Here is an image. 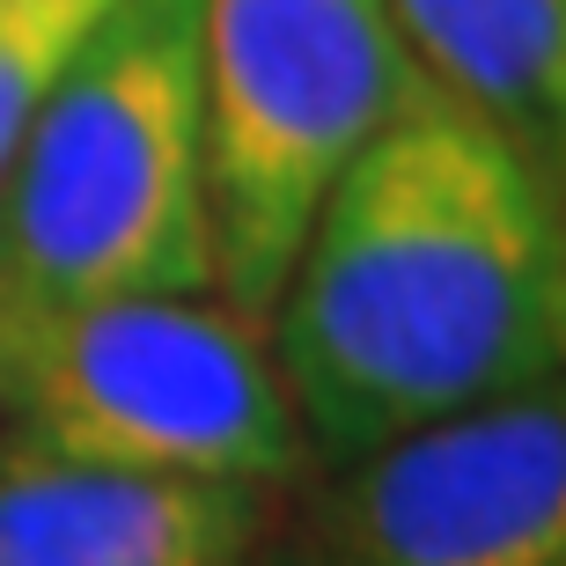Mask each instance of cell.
I'll return each mask as SVG.
<instances>
[{
    "mask_svg": "<svg viewBox=\"0 0 566 566\" xmlns=\"http://www.w3.org/2000/svg\"><path fill=\"white\" fill-rule=\"evenodd\" d=\"M213 294L199 0H111L0 169V324Z\"/></svg>",
    "mask_w": 566,
    "mask_h": 566,
    "instance_id": "7a4b0ae2",
    "label": "cell"
},
{
    "mask_svg": "<svg viewBox=\"0 0 566 566\" xmlns=\"http://www.w3.org/2000/svg\"><path fill=\"white\" fill-rule=\"evenodd\" d=\"M390 22L441 104L493 126L545 177H559L566 0H390Z\"/></svg>",
    "mask_w": 566,
    "mask_h": 566,
    "instance_id": "52a82bcc",
    "label": "cell"
},
{
    "mask_svg": "<svg viewBox=\"0 0 566 566\" xmlns=\"http://www.w3.org/2000/svg\"><path fill=\"white\" fill-rule=\"evenodd\" d=\"M0 412L22 441L185 479L280 485L310 463L265 324L221 294H111L0 324Z\"/></svg>",
    "mask_w": 566,
    "mask_h": 566,
    "instance_id": "277c9868",
    "label": "cell"
},
{
    "mask_svg": "<svg viewBox=\"0 0 566 566\" xmlns=\"http://www.w3.org/2000/svg\"><path fill=\"white\" fill-rule=\"evenodd\" d=\"M427 96L390 0H199L213 294L265 324L324 191Z\"/></svg>",
    "mask_w": 566,
    "mask_h": 566,
    "instance_id": "3957f363",
    "label": "cell"
},
{
    "mask_svg": "<svg viewBox=\"0 0 566 566\" xmlns=\"http://www.w3.org/2000/svg\"><path fill=\"white\" fill-rule=\"evenodd\" d=\"M265 566H566L559 390L332 463Z\"/></svg>",
    "mask_w": 566,
    "mask_h": 566,
    "instance_id": "5b68a950",
    "label": "cell"
},
{
    "mask_svg": "<svg viewBox=\"0 0 566 566\" xmlns=\"http://www.w3.org/2000/svg\"><path fill=\"white\" fill-rule=\"evenodd\" d=\"M265 523L258 485L0 449V566H258Z\"/></svg>",
    "mask_w": 566,
    "mask_h": 566,
    "instance_id": "8992f818",
    "label": "cell"
},
{
    "mask_svg": "<svg viewBox=\"0 0 566 566\" xmlns=\"http://www.w3.org/2000/svg\"><path fill=\"white\" fill-rule=\"evenodd\" d=\"M265 346L324 463L559 390V177L427 96L324 191Z\"/></svg>",
    "mask_w": 566,
    "mask_h": 566,
    "instance_id": "6da1fadb",
    "label": "cell"
},
{
    "mask_svg": "<svg viewBox=\"0 0 566 566\" xmlns=\"http://www.w3.org/2000/svg\"><path fill=\"white\" fill-rule=\"evenodd\" d=\"M111 0H0V169Z\"/></svg>",
    "mask_w": 566,
    "mask_h": 566,
    "instance_id": "ba28073f",
    "label": "cell"
}]
</instances>
